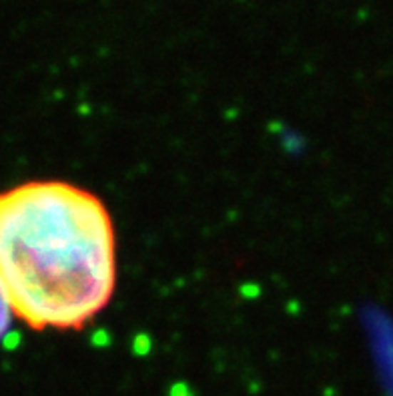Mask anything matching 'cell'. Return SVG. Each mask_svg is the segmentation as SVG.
Returning a JSON list of instances; mask_svg holds the SVG:
<instances>
[{
  "mask_svg": "<svg viewBox=\"0 0 393 396\" xmlns=\"http://www.w3.org/2000/svg\"><path fill=\"white\" fill-rule=\"evenodd\" d=\"M115 284V227L95 193L64 182L0 193V289L26 326L83 328Z\"/></svg>",
  "mask_w": 393,
  "mask_h": 396,
  "instance_id": "cell-1",
  "label": "cell"
},
{
  "mask_svg": "<svg viewBox=\"0 0 393 396\" xmlns=\"http://www.w3.org/2000/svg\"><path fill=\"white\" fill-rule=\"evenodd\" d=\"M11 320H12V312L11 308H9V302H6V298H4L2 289H0V338L4 336L6 330H9Z\"/></svg>",
  "mask_w": 393,
  "mask_h": 396,
  "instance_id": "cell-2",
  "label": "cell"
}]
</instances>
